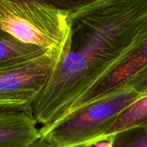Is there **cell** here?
<instances>
[{"instance_id":"cell-11","label":"cell","mask_w":147,"mask_h":147,"mask_svg":"<svg viewBox=\"0 0 147 147\" xmlns=\"http://www.w3.org/2000/svg\"><path fill=\"white\" fill-rule=\"evenodd\" d=\"M124 86L131 88L142 96H147V66L129 79Z\"/></svg>"},{"instance_id":"cell-10","label":"cell","mask_w":147,"mask_h":147,"mask_svg":"<svg viewBox=\"0 0 147 147\" xmlns=\"http://www.w3.org/2000/svg\"><path fill=\"white\" fill-rule=\"evenodd\" d=\"M38 1H42L59 10L68 12L70 14H73L103 0H38Z\"/></svg>"},{"instance_id":"cell-9","label":"cell","mask_w":147,"mask_h":147,"mask_svg":"<svg viewBox=\"0 0 147 147\" xmlns=\"http://www.w3.org/2000/svg\"><path fill=\"white\" fill-rule=\"evenodd\" d=\"M113 147H147V126L121 131L106 139Z\"/></svg>"},{"instance_id":"cell-7","label":"cell","mask_w":147,"mask_h":147,"mask_svg":"<svg viewBox=\"0 0 147 147\" xmlns=\"http://www.w3.org/2000/svg\"><path fill=\"white\" fill-rule=\"evenodd\" d=\"M147 126V96H144L123 110L104 135V141L121 131Z\"/></svg>"},{"instance_id":"cell-13","label":"cell","mask_w":147,"mask_h":147,"mask_svg":"<svg viewBox=\"0 0 147 147\" xmlns=\"http://www.w3.org/2000/svg\"><path fill=\"white\" fill-rule=\"evenodd\" d=\"M93 146V144H83V145H80V146H75V147H92Z\"/></svg>"},{"instance_id":"cell-12","label":"cell","mask_w":147,"mask_h":147,"mask_svg":"<svg viewBox=\"0 0 147 147\" xmlns=\"http://www.w3.org/2000/svg\"><path fill=\"white\" fill-rule=\"evenodd\" d=\"M29 147H49L47 141L43 138L40 137V138L34 141L32 145H30Z\"/></svg>"},{"instance_id":"cell-4","label":"cell","mask_w":147,"mask_h":147,"mask_svg":"<svg viewBox=\"0 0 147 147\" xmlns=\"http://www.w3.org/2000/svg\"><path fill=\"white\" fill-rule=\"evenodd\" d=\"M63 50L0 65V108H32L57 67Z\"/></svg>"},{"instance_id":"cell-5","label":"cell","mask_w":147,"mask_h":147,"mask_svg":"<svg viewBox=\"0 0 147 147\" xmlns=\"http://www.w3.org/2000/svg\"><path fill=\"white\" fill-rule=\"evenodd\" d=\"M147 66V20L126 53L98 80L99 93L108 95L121 89L126 82Z\"/></svg>"},{"instance_id":"cell-1","label":"cell","mask_w":147,"mask_h":147,"mask_svg":"<svg viewBox=\"0 0 147 147\" xmlns=\"http://www.w3.org/2000/svg\"><path fill=\"white\" fill-rule=\"evenodd\" d=\"M147 20V0H103L70 14L61 58L32 105L41 136L131 46Z\"/></svg>"},{"instance_id":"cell-6","label":"cell","mask_w":147,"mask_h":147,"mask_svg":"<svg viewBox=\"0 0 147 147\" xmlns=\"http://www.w3.org/2000/svg\"><path fill=\"white\" fill-rule=\"evenodd\" d=\"M30 109L0 108V147H29L41 137Z\"/></svg>"},{"instance_id":"cell-3","label":"cell","mask_w":147,"mask_h":147,"mask_svg":"<svg viewBox=\"0 0 147 147\" xmlns=\"http://www.w3.org/2000/svg\"><path fill=\"white\" fill-rule=\"evenodd\" d=\"M142 97L131 88L123 86L68 115L41 137L49 147L94 145L104 141L105 133L118 115Z\"/></svg>"},{"instance_id":"cell-2","label":"cell","mask_w":147,"mask_h":147,"mask_svg":"<svg viewBox=\"0 0 147 147\" xmlns=\"http://www.w3.org/2000/svg\"><path fill=\"white\" fill-rule=\"evenodd\" d=\"M70 14L38 0H0V30L45 52L62 50Z\"/></svg>"},{"instance_id":"cell-8","label":"cell","mask_w":147,"mask_h":147,"mask_svg":"<svg viewBox=\"0 0 147 147\" xmlns=\"http://www.w3.org/2000/svg\"><path fill=\"white\" fill-rule=\"evenodd\" d=\"M45 52L40 48L20 41L0 30V65L38 57Z\"/></svg>"}]
</instances>
